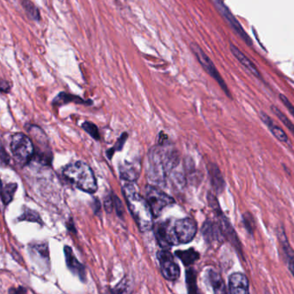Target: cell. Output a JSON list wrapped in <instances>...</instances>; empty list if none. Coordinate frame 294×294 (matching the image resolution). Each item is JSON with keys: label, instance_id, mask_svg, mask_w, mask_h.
I'll use <instances>...</instances> for the list:
<instances>
[{"label": "cell", "instance_id": "20", "mask_svg": "<svg viewBox=\"0 0 294 294\" xmlns=\"http://www.w3.org/2000/svg\"><path fill=\"white\" fill-rule=\"evenodd\" d=\"M186 284L188 294H201L197 286V275L194 269L188 268L186 270Z\"/></svg>", "mask_w": 294, "mask_h": 294}, {"label": "cell", "instance_id": "26", "mask_svg": "<svg viewBox=\"0 0 294 294\" xmlns=\"http://www.w3.org/2000/svg\"><path fill=\"white\" fill-rule=\"evenodd\" d=\"M127 137H128L127 133H123V134L121 135V137L118 139L116 143L115 144V146H113L112 148L107 151V156H108V157H109L110 159L114 156V154H115L116 151H121L122 147H123L124 144L126 142Z\"/></svg>", "mask_w": 294, "mask_h": 294}, {"label": "cell", "instance_id": "25", "mask_svg": "<svg viewBox=\"0 0 294 294\" xmlns=\"http://www.w3.org/2000/svg\"><path fill=\"white\" fill-rule=\"evenodd\" d=\"M19 220L21 221L26 220V221L36 222L38 224H42V219L39 214L36 211L31 210L29 208H26L22 216L20 217Z\"/></svg>", "mask_w": 294, "mask_h": 294}, {"label": "cell", "instance_id": "15", "mask_svg": "<svg viewBox=\"0 0 294 294\" xmlns=\"http://www.w3.org/2000/svg\"><path fill=\"white\" fill-rule=\"evenodd\" d=\"M208 171L211 184L213 186L214 191L217 193H223L225 188V182H224V177L219 170V166L213 162H209L208 165Z\"/></svg>", "mask_w": 294, "mask_h": 294}, {"label": "cell", "instance_id": "8", "mask_svg": "<svg viewBox=\"0 0 294 294\" xmlns=\"http://www.w3.org/2000/svg\"><path fill=\"white\" fill-rule=\"evenodd\" d=\"M162 276L170 281H175L180 277V268L174 260L173 255L168 249H162L157 254Z\"/></svg>", "mask_w": 294, "mask_h": 294}, {"label": "cell", "instance_id": "35", "mask_svg": "<svg viewBox=\"0 0 294 294\" xmlns=\"http://www.w3.org/2000/svg\"><path fill=\"white\" fill-rule=\"evenodd\" d=\"M104 206H105V208L106 210L110 213L111 210L113 209V202H112V196L110 195L105 199V202H104Z\"/></svg>", "mask_w": 294, "mask_h": 294}, {"label": "cell", "instance_id": "18", "mask_svg": "<svg viewBox=\"0 0 294 294\" xmlns=\"http://www.w3.org/2000/svg\"><path fill=\"white\" fill-rule=\"evenodd\" d=\"M208 278L214 294H227L226 286L219 273L211 269L208 272Z\"/></svg>", "mask_w": 294, "mask_h": 294}, {"label": "cell", "instance_id": "2", "mask_svg": "<svg viewBox=\"0 0 294 294\" xmlns=\"http://www.w3.org/2000/svg\"><path fill=\"white\" fill-rule=\"evenodd\" d=\"M148 179L153 186L164 184L171 171L179 164V154L176 149L160 144L151 149L148 155Z\"/></svg>", "mask_w": 294, "mask_h": 294}, {"label": "cell", "instance_id": "17", "mask_svg": "<svg viewBox=\"0 0 294 294\" xmlns=\"http://www.w3.org/2000/svg\"><path fill=\"white\" fill-rule=\"evenodd\" d=\"M230 49L231 52H232V53L234 55L236 59L240 62V64H241L246 70L249 71V73H251L253 76H255V78H257L258 79H263L262 74H260V72L258 70V68H256V66H255L242 51L239 50V49H238L235 45H233V44H231Z\"/></svg>", "mask_w": 294, "mask_h": 294}, {"label": "cell", "instance_id": "21", "mask_svg": "<svg viewBox=\"0 0 294 294\" xmlns=\"http://www.w3.org/2000/svg\"><path fill=\"white\" fill-rule=\"evenodd\" d=\"M68 103H75V104H87L86 101H84V99L79 97L78 95H72V94H68V93L61 92L59 95H57L53 104L55 105H63V104H68Z\"/></svg>", "mask_w": 294, "mask_h": 294}, {"label": "cell", "instance_id": "14", "mask_svg": "<svg viewBox=\"0 0 294 294\" xmlns=\"http://www.w3.org/2000/svg\"><path fill=\"white\" fill-rule=\"evenodd\" d=\"M259 117L262 121L266 125L272 135H274L279 141L291 146V141L289 140L288 136L286 135V132L280 126H278L277 124L273 121V119L269 115H267L266 113L264 112V111H260L259 113Z\"/></svg>", "mask_w": 294, "mask_h": 294}, {"label": "cell", "instance_id": "7", "mask_svg": "<svg viewBox=\"0 0 294 294\" xmlns=\"http://www.w3.org/2000/svg\"><path fill=\"white\" fill-rule=\"evenodd\" d=\"M146 200L154 217H158L166 207L175 203V200L171 196L153 185L146 187Z\"/></svg>", "mask_w": 294, "mask_h": 294}, {"label": "cell", "instance_id": "19", "mask_svg": "<svg viewBox=\"0 0 294 294\" xmlns=\"http://www.w3.org/2000/svg\"><path fill=\"white\" fill-rule=\"evenodd\" d=\"M175 254L180 260H182V264L187 267L193 265L200 258L199 253L192 248L186 250H177Z\"/></svg>", "mask_w": 294, "mask_h": 294}, {"label": "cell", "instance_id": "4", "mask_svg": "<svg viewBox=\"0 0 294 294\" xmlns=\"http://www.w3.org/2000/svg\"><path fill=\"white\" fill-rule=\"evenodd\" d=\"M63 175L77 188L89 193L97 190L95 175L90 166L82 161L70 162L63 170Z\"/></svg>", "mask_w": 294, "mask_h": 294}, {"label": "cell", "instance_id": "6", "mask_svg": "<svg viewBox=\"0 0 294 294\" xmlns=\"http://www.w3.org/2000/svg\"><path fill=\"white\" fill-rule=\"evenodd\" d=\"M191 51L193 52L194 56L196 57L197 60L199 61L200 64L202 66L203 69H204L209 75L213 78L214 80L217 81V83L219 84V86L221 87L222 90H224V92L229 97H232L231 95L230 90L228 89L225 82L222 78L220 73H219L218 69L216 68L215 66L212 61V59L206 54L204 51L202 50V48L200 47L197 43H191L190 44Z\"/></svg>", "mask_w": 294, "mask_h": 294}, {"label": "cell", "instance_id": "34", "mask_svg": "<svg viewBox=\"0 0 294 294\" xmlns=\"http://www.w3.org/2000/svg\"><path fill=\"white\" fill-rule=\"evenodd\" d=\"M10 90H11V85L8 82L3 80V79H0V91L8 92Z\"/></svg>", "mask_w": 294, "mask_h": 294}, {"label": "cell", "instance_id": "23", "mask_svg": "<svg viewBox=\"0 0 294 294\" xmlns=\"http://www.w3.org/2000/svg\"><path fill=\"white\" fill-rule=\"evenodd\" d=\"M17 183H8L6 187H4L1 191V199L3 201L4 204L8 205L12 202L14 197L15 193L17 191Z\"/></svg>", "mask_w": 294, "mask_h": 294}, {"label": "cell", "instance_id": "3", "mask_svg": "<svg viewBox=\"0 0 294 294\" xmlns=\"http://www.w3.org/2000/svg\"><path fill=\"white\" fill-rule=\"evenodd\" d=\"M124 197L126 201L129 212L142 233L151 230L153 227V218L151 208L146 198L140 195L134 185L126 184L122 189Z\"/></svg>", "mask_w": 294, "mask_h": 294}, {"label": "cell", "instance_id": "10", "mask_svg": "<svg viewBox=\"0 0 294 294\" xmlns=\"http://www.w3.org/2000/svg\"><path fill=\"white\" fill-rule=\"evenodd\" d=\"M64 253L66 263L69 270L73 273V275H77L82 281L86 280V271H85L84 266L80 264L76 258L72 248L68 245L64 246Z\"/></svg>", "mask_w": 294, "mask_h": 294}, {"label": "cell", "instance_id": "22", "mask_svg": "<svg viewBox=\"0 0 294 294\" xmlns=\"http://www.w3.org/2000/svg\"><path fill=\"white\" fill-rule=\"evenodd\" d=\"M134 291V285L132 280L127 276L122 279L117 285L112 289V294H132Z\"/></svg>", "mask_w": 294, "mask_h": 294}, {"label": "cell", "instance_id": "27", "mask_svg": "<svg viewBox=\"0 0 294 294\" xmlns=\"http://www.w3.org/2000/svg\"><path fill=\"white\" fill-rule=\"evenodd\" d=\"M82 128L84 129L85 132L88 133L89 135L95 139V140H100V133L98 130L97 126H95V124L89 122V121H85L82 124Z\"/></svg>", "mask_w": 294, "mask_h": 294}, {"label": "cell", "instance_id": "5", "mask_svg": "<svg viewBox=\"0 0 294 294\" xmlns=\"http://www.w3.org/2000/svg\"><path fill=\"white\" fill-rule=\"evenodd\" d=\"M11 149L17 166H26L34 157V144L27 135L17 133L13 135L11 142Z\"/></svg>", "mask_w": 294, "mask_h": 294}, {"label": "cell", "instance_id": "24", "mask_svg": "<svg viewBox=\"0 0 294 294\" xmlns=\"http://www.w3.org/2000/svg\"><path fill=\"white\" fill-rule=\"evenodd\" d=\"M271 110L273 112L275 113V115L280 119L281 122L288 128L289 131H290L294 136V124L291 122V120H289L287 116H286L278 107L273 105V106L271 107Z\"/></svg>", "mask_w": 294, "mask_h": 294}, {"label": "cell", "instance_id": "16", "mask_svg": "<svg viewBox=\"0 0 294 294\" xmlns=\"http://www.w3.org/2000/svg\"><path fill=\"white\" fill-rule=\"evenodd\" d=\"M202 233L205 239L208 243L222 242L224 239V234L222 233L219 224L214 222H205L204 225L202 227Z\"/></svg>", "mask_w": 294, "mask_h": 294}, {"label": "cell", "instance_id": "37", "mask_svg": "<svg viewBox=\"0 0 294 294\" xmlns=\"http://www.w3.org/2000/svg\"><path fill=\"white\" fill-rule=\"evenodd\" d=\"M2 188H3V187H2V183H1V181H0V195H1V191H2Z\"/></svg>", "mask_w": 294, "mask_h": 294}, {"label": "cell", "instance_id": "32", "mask_svg": "<svg viewBox=\"0 0 294 294\" xmlns=\"http://www.w3.org/2000/svg\"><path fill=\"white\" fill-rule=\"evenodd\" d=\"M9 162H10V157L7 152L4 149L3 146H0V167H6L8 166Z\"/></svg>", "mask_w": 294, "mask_h": 294}, {"label": "cell", "instance_id": "11", "mask_svg": "<svg viewBox=\"0 0 294 294\" xmlns=\"http://www.w3.org/2000/svg\"><path fill=\"white\" fill-rule=\"evenodd\" d=\"M230 294H250L249 282L243 273H234L229 277Z\"/></svg>", "mask_w": 294, "mask_h": 294}, {"label": "cell", "instance_id": "33", "mask_svg": "<svg viewBox=\"0 0 294 294\" xmlns=\"http://www.w3.org/2000/svg\"><path fill=\"white\" fill-rule=\"evenodd\" d=\"M9 294H27V290L23 286H18L17 288L12 287L9 290Z\"/></svg>", "mask_w": 294, "mask_h": 294}, {"label": "cell", "instance_id": "1", "mask_svg": "<svg viewBox=\"0 0 294 294\" xmlns=\"http://www.w3.org/2000/svg\"><path fill=\"white\" fill-rule=\"evenodd\" d=\"M197 233V224L190 218L177 219L175 221L160 222L155 228L157 243L162 249H168L173 245L190 243Z\"/></svg>", "mask_w": 294, "mask_h": 294}, {"label": "cell", "instance_id": "28", "mask_svg": "<svg viewBox=\"0 0 294 294\" xmlns=\"http://www.w3.org/2000/svg\"><path fill=\"white\" fill-rule=\"evenodd\" d=\"M243 221H244V226L246 228V230L250 234H253L254 229H255V220H254L252 214L249 213H244L243 215Z\"/></svg>", "mask_w": 294, "mask_h": 294}, {"label": "cell", "instance_id": "13", "mask_svg": "<svg viewBox=\"0 0 294 294\" xmlns=\"http://www.w3.org/2000/svg\"><path fill=\"white\" fill-rule=\"evenodd\" d=\"M277 237L279 242H280V246L282 248L284 256L286 258L289 270L294 276V250L291 248V245H290L286 232H285L282 226H280L278 228Z\"/></svg>", "mask_w": 294, "mask_h": 294}, {"label": "cell", "instance_id": "29", "mask_svg": "<svg viewBox=\"0 0 294 294\" xmlns=\"http://www.w3.org/2000/svg\"><path fill=\"white\" fill-rule=\"evenodd\" d=\"M111 196H112L113 208H115L117 215L122 218L124 214V208L121 200L119 199L117 195L115 194V193H112V195Z\"/></svg>", "mask_w": 294, "mask_h": 294}, {"label": "cell", "instance_id": "12", "mask_svg": "<svg viewBox=\"0 0 294 294\" xmlns=\"http://www.w3.org/2000/svg\"><path fill=\"white\" fill-rule=\"evenodd\" d=\"M120 176L126 182H133L138 180L141 171V165L139 159L125 161L120 166Z\"/></svg>", "mask_w": 294, "mask_h": 294}, {"label": "cell", "instance_id": "9", "mask_svg": "<svg viewBox=\"0 0 294 294\" xmlns=\"http://www.w3.org/2000/svg\"><path fill=\"white\" fill-rule=\"evenodd\" d=\"M212 1H213V4H214V6H215L217 10L219 11L220 15H221L222 17H224L225 22L229 24V26H230L232 29L235 32L236 34L238 35V37H240L246 44H248L249 46H252L251 39H250L249 36L247 35L246 32H245V30H244L243 27H242L241 24H240L238 20H237V18L233 16L230 10L224 5V2H223L222 0H212Z\"/></svg>", "mask_w": 294, "mask_h": 294}, {"label": "cell", "instance_id": "31", "mask_svg": "<svg viewBox=\"0 0 294 294\" xmlns=\"http://www.w3.org/2000/svg\"><path fill=\"white\" fill-rule=\"evenodd\" d=\"M280 99L281 103H282L285 107L286 108V110H288L289 113L291 114V116L294 118V106L293 104H291V102L289 101L288 98L286 97V95H283V94H280Z\"/></svg>", "mask_w": 294, "mask_h": 294}, {"label": "cell", "instance_id": "36", "mask_svg": "<svg viewBox=\"0 0 294 294\" xmlns=\"http://www.w3.org/2000/svg\"><path fill=\"white\" fill-rule=\"evenodd\" d=\"M68 229L70 231H73V233H76L75 227H74V224H73V221L71 220L70 223L68 224Z\"/></svg>", "mask_w": 294, "mask_h": 294}, {"label": "cell", "instance_id": "30", "mask_svg": "<svg viewBox=\"0 0 294 294\" xmlns=\"http://www.w3.org/2000/svg\"><path fill=\"white\" fill-rule=\"evenodd\" d=\"M24 8L26 9V11L28 12V14L31 15V17L33 18H36V19H39V12L37 11V9L33 6V4L29 2L28 0H25L24 1Z\"/></svg>", "mask_w": 294, "mask_h": 294}]
</instances>
